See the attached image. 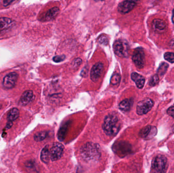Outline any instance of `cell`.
<instances>
[{
  "mask_svg": "<svg viewBox=\"0 0 174 173\" xmlns=\"http://www.w3.org/2000/svg\"><path fill=\"white\" fill-rule=\"evenodd\" d=\"M19 116V111L18 109L15 108L12 109L10 110L7 115L8 121L13 122L18 118Z\"/></svg>",
  "mask_w": 174,
  "mask_h": 173,
  "instance_id": "e0dca14e",
  "label": "cell"
},
{
  "mask_svg": "<svg viewBox=\"0 0 174 173\" xmlns=\"http://www.w3.org/2000/svg\"><path fill=\"white\" fill-rule=\"evenodd\" d=\"M66 58L65 55H57L53 58V61L56 63H60L64 61Z\"/></svg>",
  "mask_w": 174,
  "mask_h": 173,
  "instance_id": "484cf974",
  "label": "cell"
},
{
  "mask_svg": "<svg viewBox=\"0 0 174 173\" xmlns=\"http://www.w3.org/2000/svg\"><path fill=\"white\" fill-rule=\"evenodd\" d=\"M164 58L166 61L173 63H174V52H166L164 54Z\"/></svg>",
  "mask_w": 174,
  "mask_h": 173,
  "instance_id": "603a6c76",
  "label": "cell"
},
{
  "mask_svg": "<svg viewBox=\"0 0 174 173\" xmlns=\"http://www.w3.org/2000/svg\"><path fill=\"white\" fill-rule=\"evenodd\" d=\"M158 81H159V77L157 75H155L151 78V79L150 80V85L154 86L158 82Z\"/></svg>",
  "mask_w": 174,
  "mask_h": 173,
  "instance_id": "d4e9b609",
  "label": "cell"
},
{
  "mask_svg": "<svg viewBox=\"0 0 174 173\" xmlns=\"http://www.w3.org/2000/svg\"><path fill=\"white\" fill-rule=\"evenodd\" d=\"M14 2V1H13V0H5L3 2V5L5 7H7Z\"/></svg>",
  "mask_w": 174,
  "mask_h": 173,
  "instance_id": "f1b7e54d",
  "label": "cell"
},
{
  "mask_svg": "<svg viewBox=\"0 0 174 173\" xmlns=\"http://www.w3.org/2000/svg\"><path fill=\"white\" fill-rule=\"evenodd\" d=\"M59 12L60 10L58 7H55L50 9L45 13L43 17V20L45 21H51L59 14Z\"/></svg>",
  "mask_w": 174,
  "mask_h": 173,
  "instance_id": "9a60e30c",
  "label": "cell"
},
{
  "mask_svg": "<svg viewBox=\"0 0 174 173\" xmlns=\"http://www.w3.org/2000/svg\"><path fill=\"white\" fill-rule=\"evenodd\" d=\"M13 125V122H10V121H8L7 122V124H6V126L5 128L6 129H9Z\"/></svg>",
  "mask_w": 174,
  "mask_h": 173,
  "instance_id": "f546056e",
  "label": "cell"
},
{
  "mask_svg": "<svg viewBox=\"0 0 174 173\" xmlns=\"http://www.w3.org/2000/svg\"><path fill=\"white\" fill-rule=\"evenodd\" d=\"M121 76L119 74L115 73L112 76L110 82H111V84L112 85L115 86V85H118L119 84Z\"/></svg>",
  "mask_w": 174,
  "mask_h": 173,
  "instance_id": "44dd1931",
  "label": "cell"
},
{
  "mask_svg": "<svg viewBox=\"0 0 174 173\" xmlns=\"http://www.w3.org/2000/svg\"><path fill=\"white\" fill-rule=\"evenodd\" d=\"M98 42L100 44H103V45H107L108 43V40L107 37L104 36L103 35L99 36L98 38Z\"/></svg>",
  "mask_w": 174,
  "mask_h": 173,
  "instance_id": "cb8c5ba5",
  "label": "cell"
},
{
  "mask_svg": "<svg viewBox=\"0 0 174 173\" xmlns=\"http://www.w3.org/2000/svg\"><path fill=\"white\" fill-rule=\"evenodd\" d=\"M82 63V60L81 58H77L72 62V65L74 67L76 68L78 66H80Z\"/></svg>",
  "mask_w": 174,
  "mask_h": 173,
  "instance_id": "4316f807",
  "label": "cell"
},
{
  "mask_svg": "<svg viewBox=\"0 0 174 173\" xmlns=\"http://www.w3.org/2000/svg\"><path fill=\"white\" fill-rule=\"evenodd\" d=\"M167 159L162 155H157L152 161V169L153 173H166L167 171Z\"/></svg>",
  "mask_w": 174,
  "mask_h": 173,
  "instance_id": "7a4b0ae2",
  "label": "cell"
},
{
  "mask_svg": "<svg viewBox=\"0 0 174 173\" xmlns=\"http://www.w3.org/2000/svg\"><path fill=\"white\" fill-rule=\"evenodd\" d=\"M14 24V21L8 17L0 18V32L11 28Z\"/></svg>",
  "mask_w": 174,
  "mask_h": 173,
  "instance_id": "5bb4252c",
  "label": "cell"
},
{
  "mask_svg": "<svg viewBox=\"0 0 174 173\" xmlns=\"http://www.w3.org/2000/svg\"><path fill=\"white\" fill-rule=\"evenodd\" d=\"M34 99V96L33 91L31 90H27L23 92L20 99V101L22 105L26 106L29 104Z\"/></svg>",
  "mask_w": 174,
  "mask_h": 173,
  "instance_id": "7c38bea8",
  "label": "cell"
},
{
  "mask_svg": "<svg viewBox=\"0 0 174 173\" xmlns=\"http://www.w3.org/2000/svg\"><path fill=\"white\" fill-rule=\"evenodd\" d=\"M157 129L155 126L148 125L142 129L140 132V136L143 139L149 140L156 136Z\"/></svg>",
  "mask_w": 174,
  "mask_h": 173,
  "instance_id": "9c48e42d",
  "label": "cell"
},
{
  "mask_svg": "<svg viewBox=\"0 0 174 173\" xmlns=\"http://www.w3.org/2000/svg\"><path fill=\"white\" fill-rule=\"evenodd\" d=\"M154 105V102L150 98H146L137 103V112L139 115L147 114L151 110Z\"/></svg>",
  "mask_w": 174,
  "mask_h": 173,
  "instance_id": "277c9868",
  "label": "cell"
},
{
  "mask_svg": "<svg viewBox=\"0 0 174 173\" xmlns=\"http://www.w3.org/2000/svg\"><path fill=\"white\" fill-rule=\"evenodd\" d=\"M131 77L132 79L136 83L138 88L142 89L143 88L145 82V79L143 76L136 72H133L131 75Z\"/></svg>",
  "mask_w": 174,
  "mask_h": 173,
  "instance_id": "4fadbf2b",
  "label": "cell"
},
{
  "mask_svg": "<svg viewBox=\"0 0 174 173\" xmlns=\"http://www.w3.org/2000/svg\"><path fill=\"white\" fill-rule=\"evenodd\" d=\"M40 158L41 161L45 164H47L50 161V153H49V146L47 145L43 148L41 152Z\"/></svg>",
  "mask_w": 174,
  "mask_h": 173,
  "instance_id": "2e32d148",
  "label": "cell"
},
{
  "mask_svg": "<svg viewBox=\"0 0 174 173\" xmlns=\"http://www.w3.org/2000/svg\"><path fill=\"white\" fill-rule=\"evenodd\" d=\"M136 5L137 3L136 2L130 1H123L118 5V12L122 14L127 13L134 8Z\"/></svg>",
  "mask_w": 174,
  "mask_h": 173,
  "instance_id": "8fae6325",
  "label": "cell"
},
{
  "mask_svg": "<svg viewBox=\"0 0 174 173\" xmlns=\"http://www.w3.org/2000/svg\"><path fill=\"white\" fill-rule=\"evenodd\" d=\"M100 151L98 147L94 144H88L82 148V154L85 159H94L100 156Z\"/></svg>",
  "mask_w": 174,
  "mask_h": 173,
  "instance_id": "3957f363",
  "label": "cell"
},
{
  "mask_svg": "<svg viewBox=\"0 0 174 173\" xmlns=\"http://www.w3.org/2000/svg\"><path fill=\"white\" fill-rule=\"evenodd\" d=\"M132 106V102L129 99H125L120 103L119 108L123 111H128L130 110Z\"/></svg>",
  "mask_w": 174,
  "mask_h": 173,
  "instance_id": "d6986e66",
  "label": "cell"
},
{
  "mask_svg": "<svg viewBox=\"0 0 174 173\" xmlns=\"http://www.w3.org/2000/svg\"><path fill=\"white\" fill-rule=\"evenodd\" d=\"M132 59L138 69H142L145 63V55L143 48H137L134 50Z\"/></svg>",
  "mask_w": 174,
  "mask_h": 173,
  "instance_id": "5b68a950",
  "label": "cell"
},
{
  "mask_svg": "<svg viewBox=\"0 0 174 173\" xmlns=\"http://www.w3.org/2000/svg\"><path fill=\"white\" fill-rule=\"evenodd\" d=\"M47 135H48V133L45 131L38 132V133H35L34 138L36 141L40 142L44 140L47 138Z\"/></svg>",
  "mask_w": 174,
  "mask_h": 173,
  "instance_id": "ffe728a7",
  "label": "cell"
},
{
  "mask_svg": "<svg viewBox=\"0 0 174 173\" xmlns=\"http://www.w3.org/2000/svg\"><path fill=\"white\" fill-rule=\"evenodd\" d=\"M2 107V106L1 105H0V108H1Z\"/></svg>",
  "mask_w": 174,
  "mask_h": 173,
  "instance_id": "1f68e13d",
  "label": "cell"
},
{
  "mask_svg": "<svg viewBox=\"0 0 174 173\" xmlns=\"http://www.w3.org/2000/svg\"><path fill=\"white\" fill-rule=\"evenodd\" d=\"M103 70V65L102 63L98 62L95 63L91 71V79L93 82H96L98 80L102 73Z\"/></svg>",
  "mask_w": 174,
  "mask_h": 173,
  "instance_id": "30bf717a",
  "label": "cell"
},
{
  "mask_svg": "<svg viewBox=\"0 0 174 173\" xmlns=\"http://www.w3.org/2000/svg\"><path fill=\"white\" fill-rule=\"evenodd\" d=\"M169 67V65L166 63H162L159 67L158 70V73L161 76H163L167 71V68Z\"/></svg>",
  "mask_w": 174,
  "mask_h": 173,
  "instance_id": "7402d4cb",
  "label": "cell"
},
{
  "mask_svg": "<svg viewBox=\"0 0 174 173\" xmlns=\"http://www.w3.org/2000/svg\"><path fill=\"white\" fill-rule=\"evenodd\" d=\"M120 128L119 119L114 114L106 116L103 124V129L108 136H115L118 133Z\"/></svg>",
  "mask_w": 174,
  "mask_h": 173,
  "instance_id": "6da1fadb",
  "label": "cell"
},
{
  "mask_svg": "<svg viewBox=\"0 0 174 173\" xmlns=\"http://www.w3.org/2000/svg\"><path fill=\"white\" fill-rule=\"evenodd\" d=\"M172 22H173V24H174V9L173 10V14H172Z\"/></svg>",
  "mask_w": 174,
  "mask_h": 173,
  "instance_id": "4dcf8cb0",
  "label": "cell"
},
{
  "mask_svg": "<svg viewBox=\"0 0 174 173\" xmlns=\"http://www.w3.org/2000/svg\"><path fill=\"white\" fill-rule=\"evenodd\" d=\"M153 26L156 30H162L166 28V22L162 19H155L153 21Z\"/></svg>",
  "mask_w": 174,
  "mask_h": 173,
  "instance_id": "ac0fdd59",
  "label": "cell"
},
{
  "mask_svg": "<svg viewBox=\"0 0 174 173\" xmlns=\"http://www.w3.org/2000/svg\"><path fill=\"white\" fill-rule=\"evenodd\" d=\"M115 54L119 57H125L127 55V45L121 40H116L113 45Z\"/></svg>",
  "mask_w": 174,
  "mask_h": 173,
  "instance_id": "52a82bcc",
  "label": "cell"
},
{
  "mask_svg": "<svg viewBox=\"0 0 174 173\" xmlns=\"http://www.w3.org/2000/svg\"><path fill=\"white\" fill-rule=\"evenodd\" d=\"M64 146L61 143H55L52 144V146L49 147L50 159L51 161H57L61 158L63 154Z\"/></svg>",
  "mask_w": 174,
  "mask_h": 173,
  "instance_id": "8992f818",
  "label": "cell"
},
{
  "mask_svg": "<svg viewBox=\"0 0 174 173\" xmlns=\"http://www.w3.org/2000/svg\"><path fill=\"white\" fill-rule=\"evenodd\" d=\"M167 114L174 118V106H172L167 110Z\"/></svg>",
  "mask_w": 174,
  "mask_h": 173,
  "instance_id": "83f0119b",
  "label": "cell"
},
{
  "mask_svg": "<svg viewBox=\"0 0 174 173\" xmlns=\"http://www.w3.org/2000/svg\"><path fill=\"white\" fill-rule=\"evenodd\" d=\"M18 75L15 72H12L6 76L3 79V85L6 89H11L15 86Z\"/></svg>",
  "mask_w": 174,
  "mask_h": 173,
  "instance_id": "ba28073f",
  "label": "cell"
}]
</instances>
